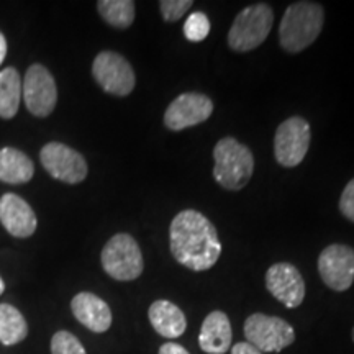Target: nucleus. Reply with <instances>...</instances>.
Segmentation results:
<instances>
[{
  "instance_id": "412c9836",
  "label": "nucleus",
  "mask_w": 354,
  "mask_h": 354,
  "mask_svg": "<svg viewBox=\"0 0 354 354\" xmlns=\"http://www.w3.org/2000/svg\"><path fill=\"white\" fill-rule=\"evenodd\" d=\"M97 10L113 28L125 30L135 21V2L131 0H99Z\"/></svg>"
},
{
  "instance_id": "6ab92c4d",
  "label": "nucleus",
  "mask_w": 354,
  "mask_h": 354,
  "mask_svg": "<svg viewBox=\"0 0 354 354\" xmlns=\"http://www.w3.org/2000/svg\"><path fill=\"white\" fill-rule=\"evenodd\" d=\"M21 100V77L15 68L0 71V118L10 120L19 112Z\"/></svg>"
},
{
  "instance_id": "393cba45",
  "label": "nucleus",
  "mask_w": 354,
  "mask_h": 354,
  "mask_svg": "<svg viewBox=\"0 0 354 354\" xmlns=\"http://www.w3.org/2000/svg\"><path fill=\"white\" fill-rule=\"evenodd\" d=\"M339 212L344 218L354 221V179L349 180L339 197Z\"/></svg>"
},
{
  "instance_id": "2eb2a0df",
  "label": "nucleus",
  "mask_w": 354,
  "mask_h": 354,
  "mask_svg": "<svg viewBox=\"0 0 354 354\" xmlns=\"http://www.w3.org/2000/svg\"><path fill=\"white\" fill-rule=\"evenodd\" d=\"M71 310L74 318L94 333H105L112 326V310L109 304L92 292H79L74 295Z\"/></svg>"
},
{
  "instance_id": "7ed1b4c3",
  "label": "nucleus",
  "mask_w": 354,
  "mask_h": 354,
  "mask_svg": "<svg viewBox=\"0 0 354 354\" xmlns=\"http://www.w3.org/2000/svg\"><path fill=\"white\" fill-rule=\"evenodd\" d=\"M214 177L227 190H240L250 183L254 172V158L251 149L236 138L227 136L215 145Z\"/></svg>"
},
{
  "instance_id": "4468645a",
  "label": "nucleus",
  "mask_w": 354,
  "mask_h": 354,
  "mask_svg": "<svg viewBox=\"0 0 354 354\" xmlns=\"http://www.w3.org/2000/svg\"><path fill=\"white\" fill-rule=\"evenodd\" d=\"M0 223L15 238H30L38 227L37 215L30 203L12 192L0 197Z\"/></svg>"
},
{
  "instance_id": "a211bd4d",
  "label": "nucleus",
  "mask_w": 354,
  "mask_h": 354,
  "mask_svg": "<svg viewBox=\"0 0 354 354\" xmlns=\"http://www.w3.org/2000/svg\"><path fill=\"white\" fill-rule=\"evenodd\" d=\"M35 176L33 161L17 148L0 149V183L26 184Z\"/></svg>"
},
{
  "instance_id": "aec40b11",
  "label": "nucleus",
  "mask_w": 354,
  "mask_h": 354,
  "mask_svg": "<svg viewBox=\"0 0 354 354\" xmlns=\"http://www.w3.org/2000/svg\"><path fill=\"white\" fill-rule=\"evenodd\" d=\"M28 335V323L24 313L10 304H0V343L13 346L24 342Z\"/></svg>"
},
{
  "instance_id": "423d86ee",
  "label": "nucleus",
  "mask_w": 354,
  "mask_h": 354,
  "mask_svg": "<svg viewBox=\"0 0 354 354\" xmlns=\"http://www.w3.org/2000/svg\"><path fill=\"white\" fill-rule=\"evenodd\" d=\"M245 336L261 353H279L295 342L294 326L279 317L253 313L245 322Z\"/></svg>"
},
{
  "instance_id": "a878e982",
  "label": "nucleus",
  "mask_w": 354,
  "mask_h": 354,
  "mask_svg": "<svg viewBox=\"0 0 354 354\" xmlns=\"http://www.w3.org/2000/svg\"><path fill=\"white\" fill-rule=\"evenodd\" d=\"M158 354H190L187 349L177 343H165L159 348Z\"/></svg>"
},
{
  "instance_id": "20e7f679",
  "label": "nucleus",
  "mask_w": 354,
  "mask_h": 354,
  "mask_svg": "<svg viewBox=\"0 0 354 354\" xmlns=\"http://www.w3.org/2000/svg\"><path fill=\"white\" fill-rule=\"evenodd\" d=\"M274 24V12L269 3H253L238 13L228 33V44L233 51L246 53L261 46Z\"/></svg>"
},
{
  "instance_id": "bb28decb",
  "label": "nucleus",
  "mask_w": 354,
  "mask_h": 354,
  "mask_svg": "<svg viewBox=\"0 0 354 354\" xmlns=\"http://www.w3.org/2000/svg\"><path fill=\"white\" fill-rule=\"evenodd\" d=\"M232 354H263L250 343H236L232 348Z\"/></svg>"
},
{
  "instance_id": "9d476101",
  "label": "nucleus",
  "mask_w": 354,
  "mask_h": 354,
  "mask_svg": "<svg viewBox=\"0 0 354 354\" xmlns=\"http://www.w3.org/2000/svg\"><path fill=\"white\" fill-rule=\"evenodd\" d=\"M39 161L53 179L66 184H79L87 177L86 158L59 141H50L39 151Z\"/></svg>"
},
{
  "instance_id": "cd10ccee",
  "label": "nucleus",
  "mask_w": 354,
  "mask_h": 354,
  "mask_svg": "<svg viewBox=\"0 0 354 354\" xmlns=\"http://www.w3.org/2000/svg\"><path fill=\"white\" fill-rule=\"evenodd\" d=\"M6 56H7V39L3 37V33L0 32V64L3 63Z\"/></svg>"
},
{
  "instance_id": "b1692460",
  "label": "nucleus",
  "mask_w": 354,
  "mask_h": 354,
  "mask_svg": "<svg viewBox=\"0 0 354 354\" xmlns=\"http://www.w3.org/2000/svg\"><path fill=\"white\" fill-rule=\"evenodd\" d=\"M192 6V0H161L159 10L166 21H177L183 19Z\"/></svg>"
},
{
  "instance_id": "6e6552de",
  "label": "nucleus",
  "mask_w": 354,
  "mask_h": 354,
  "mask_svg": "<svg viewBox=\"0 0 354 354\" xmlns=\"http://www.w3.org/2000/svg\"><path fill=\"white\" fill-rule=\"evenodd\" d=\"M21 99L26 110L35 117L44 118L51 115L56 109L57 87L50 69L38 63L26 69L21 81Z\"/></svg>"
},
{
  "instance_id": "1a4fd4ad",
  "label": "nucleus",
  "mask_w": 354,
  "mask_h": 354,
  "mask_svg": "<svg viewBox=\"0 0 354 354\" xmlns=\"http://www.w3.org/2000/svg\"><path fill=\"white\" fill-rule=\"evenodd\" d=\"M308 122L302 117H290L277 127L274 136V156L284 167H295L304 161L310 148Z\"/></svg>"
},
{
  "instance_id": "c756f323",
  "label": "nucleus",
  "mask_w": 354,
  "mask_h": 354,
  "mask_svg": "<svg viewBox=\"0 0 354 354\" xmlns=\"http://www.w3.org/2000/svg\"><path fill=\"white\" fill-rule=\"evenodd\" d=\"M353 342H354V328H353Z\"/></svg>"
},
{
  "instance_id": "39448f33",
  "label": "nucleus",
  "mask_w": 354,
  "mask_h": 354,
  "mask_svg": "<svg viewBox=\"0 0 354 354\" xmlns=\"http://www.w3.org/2000/svg\"><path fill=\"white\" fill-rule=\"evenodd\" d=\"M102 268L115 281L130 282L141 276L145 269L143 253L135 238L128 233H117L105 243L100 254Z\"/></svg>"
},
{
  "instance_id": "ddd939ff",
  "label": "nucleus",
  "mask_w": 354,
  "mask_h": 354,
  "mask_svg": "<svg viewBox=\"0 0 354 354\" xmlns=\"http://www.w3.org/2000/svg\"><path fill=\"white\" fill-rule=\"evenodd\" d=\"M266 289L287 308H295L305 299V281L295 266L272 264L266 272Z\"/></svg>"
},
{
  "instance_id": "4be33fe9",
  "label": "nucleus",
  "mask_w": 354,
  "mask_h": 354,
  "mask_svg": "<svg viewBox=\"0 0 354 354\" xmlns=\"http://www.w3.org/2000/svg\"><path fill=\"white\" fill-rule=\"evenodd\" d=\"M210 20L203 12L190 13L184 24V37L192 43H201L209 37Z\"/></svg>"
},
{
  "instance_id": "0eeeda50",
  "label": "nucleus",
  "mask_w": 354,
  "mask_h": 354,
  "mask_svg": "<svg viewBox=\"0 0 354 354\" xmlns=\"http://www.w3.org/2000/svg\"><path fill=\"white\" fill-rule=\"evenodd\" d=\"M92 76L110 95L127 97L135 88L136 77L131 64L115 51H102L92 63Z\"/></svg>"
},
{
  "instance_id": "c85d7f7f",
  "label": "nucleus",
  "mask_w": 354,
  "mask_h": 354,
  "mask_svg": "<svg viewBox=\"0 0 354 354\" xmlns=\"http://www.w3.org/2000/svg\"><path fill=\"white\" fill-rule=\"evenodd\" d=\"M3 290H6V284H3L2 277H0V295H2V294H3Z\"/></svg>"
},
{
  "instance_id": "f3484780",
  "label": "nucleus",
  "mask_w": 354,
  "mask_h": 354,
  "mask_svg": "<svg viewBox=\"0 0 354 354\" xmlns=\"http://www.w3.org/2000/svg\"><path fill=\"white\" fill-rule=\"evenodd\" d=\"M149 322H151L154 331L165 338H179L187 328V318L184 312L169 300H156L148 310Z\"/></svg>"
},
{
  "instance_id": "f8f14e48",
  "label": "nucleus",
  "mask_w": 354,
  "mask_h": 354,
  "mask_svg": "<svg viewBox=\"0 0 354 354\" xmlns=\"http://www.w3.org/2000/svg\"><path fill=\"white\" fill-rule=\"evenodd\" d=\"M214 113V102L205 94L185 92L171 102L165 113V125L172 131L201 125Z\"/></svg>"
},
{
  "instance_id": "5701e85b",
  "label": "nucleus",
  "mask_w": 354,
  "mask_h": 354,
  "mask_svg": "<svg viewBox=\"0 0 354 354\" xmlns=\"http://www.w3.org/2000/svg\"><path fill=\"white\" fill-rule=\"evenodd\" d=\"M51 354H87L77 336L69 331H56L51 338Z\"/></svg>"
},
{
  "instance_id": "dca6fc26",
  "label": "nucleus",
  "mask_w": 354,
  "mask_h": 354,
  "mask_svg": "<svg viewBox=\"0 0 354 354\" xmlns=\"http://www.w3.org/2000/svg\"><path fill=\"white\" fill-rule=\"evenodd\" d=\"M232 323L227 313L214 310L202 323L198 346L207 354H225L232 348Z\"/></svg>"
},
{
  "instance_id": "f257e3e1",
  "label": "nucleus",
  "mask_w": 354,
  "mask_h": 354,
  "mask_svg": "<svg viewBox=\"0 0 354 354\" xmlns=\"http://www.w3.org/2000/svg\"><path fill=\"white\" fill-rule=\"evenodd\" d=\"M171 254L190 271H209L221 254V243L214 223L197 210L177 214L169 227Z\"/></svg>"
},
{
  "instance_id": "f03ea898",
  "label": "nucleus",
  "mask_w": 354,
  "mask_h": 354,
  "mask_svg": "<svg viewBox=\"0 0 354 354\" xmlns=\"http://www.w3.org/2000/svg\"><path fill=\"white\" fill-rule=\"evenodd\" d=\"M325 24V12L320 3L295 2L286 8L279 25V41L287 53H300L308 48Z\"/></svg>"
},
{
  "instance_id": "9b49d317",
  "label": "nucleus",
  "mask_w": 354,
  "mask_h": 354,
  "mask_svg": "<svg viewBox=\"0 0 354 354\" xmlns=\"http://www.w3.org/2000/svg\"><path fill=\"white\" fill-rule=\"evenodd\" d=\"M318 272L326 287L344 292L354 282V250L348 245H330L318 256Z\"/></svg>"
}]
</instances>
